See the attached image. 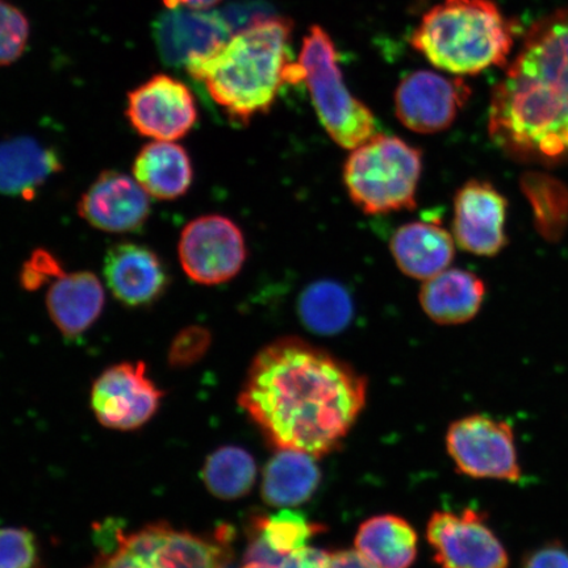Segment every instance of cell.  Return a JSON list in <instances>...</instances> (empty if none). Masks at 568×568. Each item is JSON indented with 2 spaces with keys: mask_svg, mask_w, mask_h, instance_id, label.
Masks as SVG:
<instances>
[{
  "mask_svg": "<svg viewBox=\"0 0 568 568\" xmlns=\"http://www.w3.org/2000/svg\"><path fill=\"white\" fill-rule=\"evenodd\" d=\"M320 530L322 527L312 524L303 514L284 509L272 517L254 521L252 536L257 537L276 556H290L308 548L312 537Z\"/></svg>",
  "mask_w": 568,
  "mask_h": 568,
  "instance_id": "obj_27",
  "label": "cell"
},
{
  "mask_svg": "<svg viewBox=\"0 0 568 568\" xmlns=\"http://www.w3.org/2000/svg\"><path fill=\"white\" fill-rule=\"evenodd\" d=\"M134 178L106 170L92 182L78 203V213L106 233L139 231L151 215V201Z\"/></svg>",
  "mask_w": 568,
  "mask_h": 568,
  "instance_id": "obj_14",
  "label": "cell"
},
{
  "mask_svg": "<svg viewBox=\"0 0 568 568\" xmlns=\"http://www.w3.org/2000/svg\"><path fill=\"white\" fill-rule=\"evenodd\" d=\"M152 33L162 62L184 69L217 52L233 36L222 12L186 7L161 12Z\"/></svg>",
  "mask_w": 568,
  "mask_h": 568,
  "instance_id": "obj_12",
  "label": "cell"
},
{
  "mask_svg": "<svg viewBox=\"0 0 568 568\" xmlns=\"http://www.w3.org/2000/svg\"><path fill=\"white\" fill-rule=\"evenodd\" d=\"M134 180L159 201H175L193 184L194 169L186 149L176 141H152L133 161Z\"/></svg>",
  "mask_w": 568,
  "mask_h": 568,
  "instance_id": "obj_20",
  "label": "cell"
},
{
  "mask_svg": "<svg viewBox=\"0 0 568 568\" xmlns=\"http://www.w3.org/2000/svg\"><path fill=\"white\" fill-rule=\"evenodd\" d=\"M329 552L308 548L290 554V556L276 557L266 562H255V560H245L241 568H325Z\"/></svg>",
  "mask_w": 568,
  "mask_h": 568,
  "instance_id": "obj_32",
  "label": "cell"
},
{
  "mask_svg": "<svg viewBox=\"0 0 568 568\" xmlns=\"http://www.w3.org/2000/svg\"><path fill=\"white\" fill-rule=\"evenodd\" d=\"M30 24L17 7L0 2V67L16 62L26 51Z\"/></svg>",
  "mask_w": 568,
  "mask_h": 568,
  "instance_id": "obj_29",
  "label": "cell"
},
{
  "mask_svg": "<svg viewBox=\"0 0 568 568\" xmlns=\"http://www.w3.org/2000/svg\"><path fill=\"white\" fill-rule=\"evenodd\" d=\"M222 0H163L166 9H176V7H186V9L194 10H210L211 7L216 6Z\"/></svg>",
  "mask_w": 568,
  "mask_h": 568,
  "instance_id": "obj_36",
  "label": "cell"
},
{
  "mask_svg": "<svg viewBox=\"0 0 568 568\" xmlns=\"http://www.w3.org/2000/svg\"><path fill=\"white\" fill-rule=\"evenodd\" d=\"M162 397L144 362H123L99 375L91 389V407L105 428L126 432L151 420Z\"/></svg>",
  "mask_w": 568,
  "mask_h": 568,
  "instance_id": "obj_10",
  "label": "cell"
},
{
  "mask_svg": "<svg viewBox=\"0 0 568 568\" xmlns=\"http://www.w3.org/2000/svg\"><path fill=\"white\" fill-rule=\"evenodd\" d=\"M446 449L457 470L467 477L521 479L515 430L508 422L481 414L462 417L447 429Z\"/></svg>",
  "mask_w": 568,
  "mask_h": 568,
  "instance_id": "obj_7",
  "label": "cell"
},
{
  "mask_svg": "<svg viewBox=\"0 0 568 568\" xmlns=\"http://www.w3.org/2000/svg\"><path fill=\"white\" fill-rule=\"evenodd\" d=\"M202 479L209 491L223 500H236L252 491L257 465L252 454L239 446H224L205 459Z\"/></svg>",
  "mask_w": 568,
  "mask_h": 568,
  "instance_id": "obj_26",
  "label": "cell"
},
{
  "mask_svg": "<svg viewBox=\"0 0 568 568\" xmlns=\"http://www.w3.org/2000/svg\"><path fill=\"white\" fill-rule=\"evenodd\" d=\"M315 458L308 453L280 449L267 462L261 491L268 506L296 507L314 496L322 479Z\"/></svg>",
  "mask_w": 568,
  "mask_h": 568,
  "instance_id": "obj_23",
  "label": "cell"
},
{
  "mask_svg": "<svg viewBox=\"0 0 568 568\" xmlns=\"http://www.w3.org/2000/svg\"><path fill=\"white\" fill-rule=\"evenodd\" d=\"M62 274L63 270L54 255L45 251H39L32 254L31 260L26 262L23 270H21V284L27 290L33 291L49 281L54 282Z\"/></svg>",
  "mask_w": 568,
  "mask_h": 568,
  "instance_id": "obj_31",
  "label": "cell"
},
{
  "mask_svg": "<svg viewBox=\"0 0 568 568\" xmlns=\"http://www.w3.org/2000/svg\"><path fill=\"white\" fill-rule=\"evenodd\" d=\"M489 133L528 158L568 153V9L532 24L494 91Z\"/></svg>",
  "mask_w": 568,
  "mask_h": 568,
  "instance_id": "obj_2",
  "label": "cell"
},
{
  "mask_svg": "<svg viewBox=\"0 0 568 568\" xmlns=\"http://www.w3.org/2000/svg\"><path fill=\"white\" fill-rule=\"evenodd\" d=\"M325 568H376L357 550H341L329 554Z\"/></svg>",
  "mask_w": 568,
  "mask_h": 568,
  "instance_id": "obj_35",
  "label": "cell"
},
{
  "mask_svg": "<svg viewBox=\"0 0 568 568\" xmlns=\"http://www.w3.org/2000/svg\"><path fill=\"white\" fill-rule=\"evenodd\" d=\"M521 568H568V549L558 541L539 546L523 559Z\"/></svg>",
  "mask_w": 568,
  "mask_h": 568,
  "instance_id": "obj_33",
  "label": "cell"
},
{
  "mask_svg": "<svg viewBox=\"0 0 568 568\" xmlns=\"http://www.w3.org/2000/svg\"><path fill=\"white\" fill-rule=\"evenodd\" d=\"M426 539L442 568H509V554L477 509L432 515Z\"/></svg>",
  "mask_w": 568,
  "mask_h": 568,
  "instance_id": "obj_8",
  "label": "cell"
},
{
  "mask_svg": "<svg viewBox=\"0 0 568 568\" xmlns=\"http://www.w3.org/2000/svg\"><path fill=\"white\" fill-rule=\"evenodd\" d=\"M468 97L470 90L460 80L429 70L414 71L396 89V116L410 131L442 132L454 123Z\"/></svg>",
  "mask_w": 568,
  "mask_h": 568,
  "instance_id": "obj_13",
  "label": "cell"
},
{
  "mask_svg": "<svg viewBox=\"0 0 568 568\" xmlns=\"http://www.w3.org/2000/svg\"><path fill=\"white\" fill-rule=\"evenodd\" d=\"M229 559L224 529L211 538L160 523L159 535L145 560L148 568H225Z\"/></svg>",
  "mask_w": 568,
  "mask_h": 568,
  "instance_id": "obj_22",
  "label": "cell"
},
{
  "mask_svg": "<svg viewBox=\"0 0 568 568\" xmlns=\"http://www.w3.org/2000/svg\"><path fill=\"white\" fill-rule=\"evenodd\" d=\"M105 293L101 280L90 272L63 273L51 284L47 308L63 336L78 337L101 317Z\"/></svg>",
  "mask_w": 568,
  "mask_h": 568,
  "instance_id": "obj_17",
  "label": "cell"
},
{
  "mask_svg": "<svg viewBox=\"0 0 568 568\" xmlns=\"http://www.w3.org/2000/svg\"><path fill=\"white\" fill-rule=\"evenodd\" d=\"M211 336L202 326H189L178 335L170 346L169 362L173 367H187L207 352Z\"/></svg>",
  "mask_w": 568,
  "mask_h": 568,
  "instance_id": "obj_30",
  "label": "cell"
},
{
  "mask_svg": "<svg viewBox=\"0 0 568 568\" xmlns=\"http://www.w3.org/2000/svg\"><path fill=\"white\" fill-rule=\"evenodd\" d=\"M178 254L191 281L215 286L241 272L246 261V244L243 232L232 220L207 215L184 226Z\"/></svg>",
  "mask_w": 568,
  "mask_h": 568,
  "instance_id": "obj_9",
  "label": "cell"
},
{
  "mask_svg": "<svg viewBox=\"0 0 568 568\" xmlns=\"http://www.w3.org/2000/svg\"><path fill=\"white\" fill-rule=\"evenodd\" d=\"M103 274L116 300L128 307H148L165 294L169 275L152 248L123 243L112 246L104 258Z\"/></svg>",
  "mask_w": 568,
  "mask_h": 568,
  "instance_id": "obj_16",
  "label": "cell"
},
{
  "mask_svg": "<svg viewBox=\"0 0 568 568\" xmlns=\"http://www.w3.org/2000/svg\"><path fill=\"white\" fill-rule=\"evenodd\" d=\"M355 548L376 568H409L417 556V532L399 516H375L361 525Z\"/></svg>",
  "mask_w": 568,
  "mask_h": 568,
  "instance_id": "obj_24",
  "label": "cell"
},
{
  "mask_svg": "<svg viewBox=\"0 0 568 568\" xmlns=\"http://www.w3.org/2000/svg\"><path fill=\"white\" fill-rule=\"evenodd\" d=\"M0 568H42L38 538L31 530L0 529Z\"/></svg>",
  "mask_w": 568,
  "mask_h": 568,
  "instance_id": "obj_28",
  "label": "cell"
},
{
  "mask_svg": "<svg viewBox=\"0 0 568 568\" xmlns=\"http://www.w3.org/2000/svg\"><path fill=\"white\" fill-rule=\"evenodd\" d=\"M297 311L305 328L322 336L343 332L353 318V302L347 290L332 281L312 283L304 290Z\"/></svg>",
  "mask_w": 568,
  "mask_h": 568,
  "instance_id": "obj_25",
  "label": "cell"
},
{
  "mask_svg": "<svg viewBox=\"0 0 568 568\" xmlns=\"http://www.w3.org/2000/svg\"><path fill=\"white\" fill-rule=\"evenodd\" d=\"M61 169L60 155L36 139L0 142V195L32 199Z\"/></svg>",
  "mask_w": 568,
  "mask_h": 568,
  "instance_id": "obj_18",
  "label": "cell"
},
{
  "mask_svg": "<svg viewBox=\"0 0 568 568\" xmlns=\"http://www.w3.org/2000/svg\"><path fill=\"white\" fill-rule=\"evenodd\" d=\"M291 33L293 21L288 19H261L186 70L226 115L247 123L272 109L284 84L294 83Z\"/></svg>",
  "mask_w": 568,
  "mask_h": 568,
  "instance_id": "obj_3",
  "label": "cell"
},
{
  "mask_svg": "<svg viewBox=\"0 0 568 568\" xmlns=\"http://www.w3.org/2000/svg\"><path fill=\"white\" fill-rule=\"evenodd\" d=\"M126 118L141 136L178 141L196 123V101L186 84L159 74L128 94Z\"/></svg>",
  "mask_w": 568,
  "mask_h": 568,
  "instance_id": "obj_11",
  "label": "cell"
},
{
  "mask_svg": "<svg viewBox=\"0 0 568 568\" xmlns=\"http://www.w3.org/2000/svg\"><path fill=\"white\" fill-rule=\"evenodd\" d=\"M423 170L422 152L387 134L352 149L344 182L353 203L367 215L414 209Z\"/></svg>",
  "mask_w": 568,
  "mask_h": 568,
  "instance_id": "obj_5",
  "label": "cell"
},
{
  "mask_svg": "<svg viewBox=\"0 0 568 568\" xmlns=\"http://www.w3.org/2000/svg\"><path fill=\"white\" fill-rule=\"evenodd\" d=\"M507 202L491 184L471 181L454 201L453 233L464 251L491 257L506 245Z\"/></svg>",
  "mask_w": 568,
  "mask_h": 568,
  "instance_id": "obj_15",
  "label": "cell"
},
{
  "mask_svg": "<svg viewBox=\"0 0 568 568\" xmlns=\"http://www.w3.org/2000/svg\"><path fill=\"white\" fill-rule=\"evenodd\" d=\"M97 568H148L146 560L132 551L122 541V530L119 531L116 548L106 550L99 559Z\"/></svg>",
  "mask_w": 568,
  "mask_h": 568,
  "instance_id": "obj_34",
  "label": "cell"
},
{
  "mask_svg": "<svg viewBox=\"0 0 568 568\" xmlns=\"http://www.w3.org/2000/svg\"><path fill=\"white\" fill-rule=\"evenodd\" d=\"M485 294V283L477 275L466 270L447 268L424 281L420 303L433 322L457 325L477 316Z\"/></svg>",
  "mask_w": 568,
  "mask_h": 568,
  "instance_id": "obj_21",
  "label": "cell"
},
{
  "mask_svg": "<svg viewBox=\"0 0 568 568\" xmlns=\"http://www.w3.org/2000/svg\"><path fill=\"white\" fill-rule=\"evenodd\" d=\"M452 234L436 223L415 222L400 226L390 239V253L410 278L428 281L449 268L454 258Z\"/></svg>",
  "mask_w": 568,
  "mask_h": 568,
  "instance_id": "obj_19",
  "label": "cell"
},
{
  "mask_svg": "<svg viewBox=\"0 0 568 568\" xmlns=\"http://www.w3.org/2000/svg\"><path fill=\"white\" fill-rule=\"evenodd\" d=\"M367 383L352 367L300 338H281L248 368L241 407L278 449L325 456L365 407Z\"/></svg>",
  "mask_w": 568,
  "mask_h": 568,
  "instance_id": "obj_1",
  "label": "cell"
},
{
  "mask_svg": "<svg viewBox=\"0 0 568 568\" xmlns=\"http://www.w3.org/2000/svg\"><path fill=\"white\" fill-rule=\"evenodd\" d=\"M410 45L446 73L475 75L504 65L514 38L491 0H442L424 13Z\"/></svg>",
  "mask_w": 568,
  "mask_h": 568,
  "instance_id": "obj_4",
  "label": "cell"
},
{
  "mask_svg": "<svg viewBox=\"0 0 568 568\" xmlns=\"http://www.w3.org/2000/svg\"><path fill=\"white\" fill-rule=\"evenodd\" d=\"M297 70L320 122L336 144L352 151L376 134L373 112L346 88L335 42L322 27L312 26L305 34Z\"/></svg>",
  "mask_w": 568,
  "mask_h": 568,
  "instance_id": "obj_6",
  "label": "cell"
}]
</instances>
